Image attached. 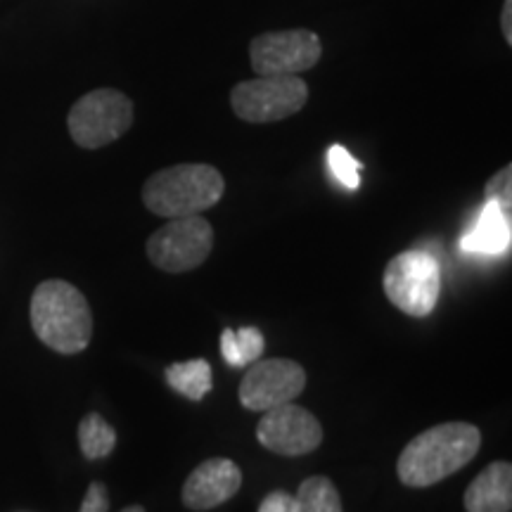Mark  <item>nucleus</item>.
I'll return each instance as SVG.
<instances>
[{
    "label": "nucleus",
    "instance_id": "obj_15",
    "mask_svg": "<svg viewBox=\"0 0 512 512\" xmlns=\"http://www.w3.org/2000/svg\"><path fill=\"white\" fill-rule=\"evenodd\" d=\"M266 342L256 328H240V330H223L221 335V354L226 358L230 368L252 366L264 356Z\"/></svg>",
    "mask_w": 512,
    "mask_h": 512
},
{
    "label": "nucleus",
    "instance_id": "obj_2",
    "mask_svg": "<svg viewBox=\"0 0 512 512\" xmlns=\"http://www.w3.org/2000/svg\"><path fill=\"white\" fill-rule=\"evenodd\" d=\"M31 328L57 354H81L91 344L93 313L79 287L67 280H46L31 297Z\"/></svg>",
    "mask_w": 512,
    "mask_h": 512
},
{
    "label": "nucleus",
    "instance_id": "obj_16",
    "mask_svg": "<svg viewBox=\"0 0 512 512\" xmlns=\"http://www.w3.org/2000/svg\"><path fill=\"white\" fill-rule=\"evenodd\" d=\"M79 448L88 460L112 456L117 448V430L100 413L83 415L79 422Z\"/></svg>",
    "mask_w": 512,
    "mask_h": 512
},
{
    "label": "nucleus",
    "instance_id": "obj_13",
    "mask_svg": "<svg viewBox=\"0 0 512 512\" xmlns=\"http://www.w3.org/2000/svg\"><path fill=\"white\" fill-rule=\"evenodd\" d=\"M510 214L501 204L486 202L470 233L460 240V249L475 256H501L510 249Z\"/></svg>",
    "mask_w": 512,
    "mask_h": 512
},
{
    "label": "nucleus",
    "instance_id": "obj_10",
    "mask_svg": "<svg viewBox=\"0 0 512 512\" xmlns=\"http://www.w3.org/2000/svg\"><path fill=\"white\" fill-rule=\"evenodd\" d=\"M256 441L275 456H309L323 444V427L311 411L290 401L264 411L256 425Z\"/></svg>",
    "mask_w": 512,
    "mask_h": 512
},
{
    "label": "nucleus",
    "instance_id": "obj_4",
    "mask_svg": "<svg viewBox=\"0 0 512 512\" xmlns=\"http://www.w3.org/2000/svg\"><path fill=\"white\" fill-rule=\"evenodd\" d=\"M384 297L411 318H427L441 297L439 259L425 249L396 254L382 275Z\"/></svg>",
    "mask_w": 512,
    "mask_h": 512
},
{
    "label": "nucleus",
    "instance_id": "obj_11",
    "mask_svg": "<svg viewBox=\"0 0 512 512\" xmlns=\"http://www.w3.org/2000/svg\"><path fill=\"white\" fill-rule=\"evenodd\" d=\"M242 470L230 458H209L185 479L181 498L190 510L204 512L228 503L240 491Z\"/></svg>",
    "mask_w": 512,
    "mask_h": 512
},
{
    "label": "nucleus",
    "instance_id": "obj_23",
    "mask_svg": "<svg viewBox=\"0 0 512 512\" xmlns=\"http://www.w3.org/2000/svg\"><path fill=\"white\" fill-rule=\"evenodd\" d=\"M121 512H145L143 505H128V508H124Z\"/></svg>",
    "mask_w": 512,
    "mask_h": 512
},
{
    "label": "nucleus",
    "instance_id": "obj_19",
    "mask_svg": "<svg viewBox=\"0 0 512 512\" xmlns=\"http://www.w3.org/2000/svg\"><path fill=\"white\" fill-rule=\"evenodd\" d=\"M484 197L486 202H496L501 204V207L508 211L512 209V166L505 164L503 169H498L494 176H491V181L486 183L484 188Z\"/></svg>",
    "mask_w": 512,
    "mask_h": 512
},
{
    "label": "nucleus",
    "instance_id": "obj_14",
    "mask_svg": "<svg viewBox=\"0 0 512 512\" xmlns=\"http://www.w3.org/2000/svg\"><path fill=\"white\" fill-rule=\"evenodd\" d=\"M166 382L169 387L185 396L188 401L200 403L211 389H214V373H211L209 361L204 358H192V361H178L166 368Z\"/></svg>",
    "mask_w": 512,
    "mask_h": 512
},
{
    "label": "nucleus",
    "instance_id": "obj_12",
    "mask_svg": "<svg viewBox=\"0 0 512 512\" xmlns=\"http://www.w3.org/2000/svg\"><path fill=\"white\" fill-rule=\"evenodd\" d=\"M463 505L467 512H510L512 510V465L496 460L484 467L467 486Z\"/></svg>",
    "mask_w": 512,
    "mask_h": 512
},
{
    "label": "nucleus",
    "instance_id": "obj_20",
    "mask_svg": "<svg viewBox=\"0 0 512 512\" xmlns=\"http://www.w3.org/2000/svg\"><path fill=\"white\" fill-rule=\"evenodd\" d=\"M79 512H110V491L102 482H93L83 496Z\"/></svg>",
    "mask_w": 512,
    "mask_h": 512
},
{
    "label": "nucleus",
    "instance_id": "obj_22",
    "mask_svg": "<svg viewBox=\"0 0 512 512\" xmlns=\"http://www.w3.org/2000/svg\"><path fill=\"white\" fill-rule=\"evenodd\" d=\"M501 31L508 46H512V0H503V12H501Z\"/></svg>",
    "mask_w": 512,
    "mask_h": 512
},
{
    "label": "nucleus",
    "instance_id": "obj_9",
    "mask_svg": "<svg viewBox=\"0 0 512 512\" xmlns=\"http://www.w3.org/2000/svg\"><path fill=\"white\" fill-rule=\"evenodd\" d=\"M306 370L290 358L254 361L240 382V403L247 411L264 413L297 399L306 389Z\"/></svg>",
    "mask_w": 512,
    "mask_h": 512
},
{
    "label": "nucleus",
    "instance_id": "obj_5",
    "mask_svg": "<svg viewBox=\"0 0 512 512\" xmlns=\"http://www.w3.org/2000/svg\"><path fill=\"white\" fill-rule=\"evenodd\" d=\"M133 102L114 88H98L81 95L67 114L69 136L83 150H100L124 138L133 126Z\"/></svg>",
    "mask_w": 512,
    "mask_h": 512
},
{
    "label": "nucleus",
    "instance_id": "obj_8",
    "mask_svg": "<svg viewBox=\"0 0 512 512\" xmlns=\"http://www.w3.org/2000/svg\"><path fill=\"white\" fill-rule=\"evenodd\" d=\"M323 57L318 34L309 29L266 31L249 43V64L256 76H299Z\"/></svg>",
    "mask_w": 512,
    "mask_h": 512
},
{
    "label": "nucleus",
    "instance_id": "obj_21",
    "mask_svg": "<svg viewBox=\"0 0 512 512\" xmlns=\"http://www.w3.org/2000/svg\"><path fill=\"white\" fill-rule=\"evenodd\" d=\"M259 512H297V498L287 491H271L261 501Z\"/></svg>",
    "mask_w": 512,
    "mask_h": 512
},
{
    "label": "nucleus",
    "instance_id": "obj_17",
    "mask_svg": "<svg viewBox=\"0 0 512 512\" xmlns=\"http://www.w3.org/2000/svg\"><path fill=\"white\" fill-rule=\"evenodd\" d=\"M294 498H297V512H344L337 486L323 475L304 479Z\"/></svg>",
    "mask_w": 512,
    "mask_h": 512
},
{
    "label": "nucleus",
    "instance_id": "obj_7",
    "mask_svg": "<svg viewBox=\"0 0 512 512\" xmlns=\"http://www.w3.org/2000/svg\"><path fill=\"white\" fill-rule=\"evenodd\" d=\"M147 259L164 273H188L200 268L214 252V228L202 214L169 219L147 240Z\"/></svg>",
    "mask_w": 512,
    "mask_h": 512
},
{
    "label": "nucleus",
    "instance_id": "obj_6",
    "mask_svg": "<svg viewBox=\"0 0 512 512\" xmlns=\"http://www.w3.org/2000/svg\"><path fill=\"white\" fill-rule=\"evenodd\" d=\"M309 83L299 76H256L230 91V107L247 124H275L302 112Z\"/></svg>",
    "mask_w": 512,
    "mask_h": 512
},
{
    "label": "nucleus",
    "instance_id": "obj_18",
    "mask_svg": "<svg viewBox=\"0 0 512 512\" xmlns=\"http://www.w3.org/2000/svg\"><path fill=\"white\" fill-rule=\"evenodd\" d=\"M328 164H330L332 176H335L337 181L344 185V188L358 190V185H361L363 164L358 162V159L351 157V152L347 150V147L332 145L328 150Z\"/></svg>",
    "mask_w": 512,
    "mask_h": 512
},
{
    "label": "nucleus",
    "instance_id": "obj_1",
    "mask_svg": "<svg viewBox=\"0 0 512 512\" xmlns=\"http://www.w3.org/2000/svg\"><path fill=\"white\" fill-rule=\"evenodd\" d=\"M482 448V432L472 422H441L408 441L396 460L403 486L427 489L456 475Z\"/></svg>",
    "mask_w": 512,
    "mask_h": 512
},
{
    "label": "nucleus",
    "instance_id": "obj_3",
    "mask_svg": "<svg viewBox=\"0 0 512 512\" xmlns=\"http://www.w3.org/2000/svg\"><path fill=\"white\" fill-rule=\"evenodd\" d=\"M226 181L209 164H176L157 171L143 183L140 197L155 216L181 219L202 214L221 202Z\"/></svg>",
    "mask_w": 512,
    "mask_h": 512
}]
</instances>
